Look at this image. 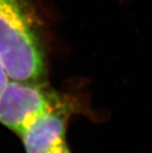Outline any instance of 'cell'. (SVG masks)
Here are the masks:
<instances>
[{
    "mask_svg": "<svg viewBox=\"0 0 152 153\" xmlns=\"http://www.w3.org/2000/svg\"><path fill=\"white\" fill-rule=\"evenodd\" d=\"M0 61L9 79L44 82V45L27 0H0Z\"/></svg>",
    "mask_w": 152,
    "mask_h": 153,
    "instance_id": "cell-1",
    "label": "cell"
},
{
    "mask_svg": "<svg viewBox=\"0 0 152 153\" xmlns=\"http://www.w3.org/2000/svg\"><path fill=\"white\" fill-rule=\"evenodd\" d=\"M47 84L9 79L0 92V123L19 135L39 115L64 99Z\"/></svg>",
    "mask_w": 152,
    "mask_h": 153,
    "instance_id": "cell-2",
    "label": "cell"
},
{
    "mask_svg": "<svg viewBox=\"0 0 152 153\" xmlns=\"http://www.w3.org/2000/svg\"><path fill=\"white\" fill-rule=\"evenodd\" d=\"M77 108L75 101L66 98L35 118L22 131V139L26 153H48L65 142L68 119Z\"/></svg>",
    "mask_w": 152,
    "mask_h": 153,
    "instance_id": "cell-3",
    "label": "cell"
},
{
    "mask_svg": "<svg viewBox=\"0 0 152 153\" xmlns=\"http://www.w3.org/2000/svg\"><path fill=\"white\" fill-rule=\"evenodd\" d=\"M9 77L5 72V69L3 67L1 61H0V92L2 91V89L4 88V86L6 85V83L8 82Z\"/></svg>",
    "mask_w": 152,
    "mask_h": 153,
    "instance_id": "cell-4",
    "label": "cell"
},
{
    "mask_svg": "<svg viewBox=\"0 0 152 153\" xmlns=\"http://www.w3.org/2000/svg\"><path fill=\"white\" fill-rule=\"evenodd\" d=\"M48 153H71V152L69 150V148L67 147L66 142H63L62 144L59 145L57 147L53 149V150L50 151Z\"/></svg>",
    "mask_w": 152,
    "mask_h": 153,
    "instance_id": "cell-5",
    "label": "cell"
}]
</instances>
